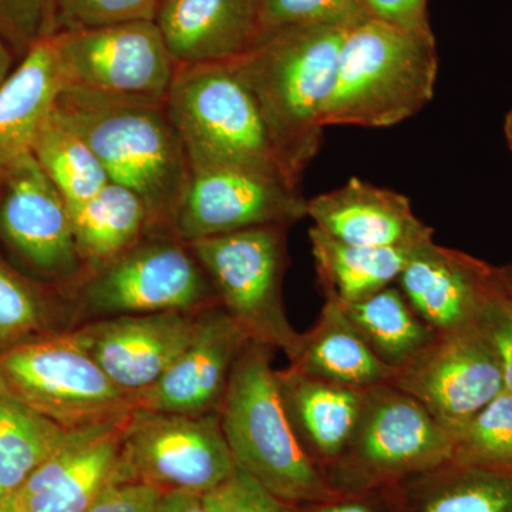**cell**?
<instances>
[{
  "label": "cell",
  "mask_w": 512,
  "mask_h": 512,
  "mask_svg": "<svg viewBox=\"0 0 512 512\" xmlns=\"http://www.w3.org/2000/svg\"><path fill=\"white\" fill-rule=\"evenodd\" d=\"M70 215L84 276L119 258L148 235L167 232L158 227L146 202L111 181L90 200L70 210Z\"/></svg>",
  "instance_id": "cb8c5ba5"
},
{
  "label": "cell",
  "mask_w": 512,
  "mask_h": 512,
  "mask_svg": "<svg viewBox=\"0 0 512 512\" xmlns=\"http://www.w3.org/2000/svg\"><path fill=\"white\" fill-rule=\"evenodd\" d=\"M128 414L120 419L69 430L56 453L13 495L16 511H86L107 487L114 484Z\"/></svg>",
  "instance_id": "ac0fdd59"
},
{
  "label": "cell",
  "mask_w": 512,
  "mask_h": 512,
  "mask_svg": "<svg viewBox=\"0 0 512 512\" xmlns=\"http://www.w3.org/2000/svg\"><path fill=\"white\" fill-rule=\"evenodd\" d=\"M338 305L377 359L396 372L439 336L417 315L399 286L390 285L362 301Z\"/></svg>",
  "instance_id": "4316f807"
},
{
  "label": "cell",
  "mask_w": 512,
  "mask_h": 512,
  "mask_svg": "<svg viewBox=\"0 0 512 512\" xmlns=\"http://www.w3.org/2000/svg\"><path fill=\"white\" fill-rule=\"evenodd\" d=\"M397 490L402 512H512V471L450 460Z\"/></svg>",
  "instance_id": "d4e9b609"
},
{
  "label": "cell",
  "mask_w": 512,
  "mask_h": 512,
  "mask_svg": "<svg viewBox=\"0 0 512 512\" xmlns=\"http://www.w3.org/2000/svg\"><path fill=\"white\" fill-rule=\"evenodd\" d=\"M288 512H402L399 490L396 485L355 491V493H335L323 500L288 505Z\"/></svg>",
  "instance_id": "d590c367"
},
{
  "label": "cell",
  "mask_w": 512,
  "mask_h": 512,
  "mask_svg": "<svg viewBox=\"0 0 512 512\" xmlns=\"http://www.w3.org/2000/svg\"><path fill=\"white\" fill-rule=\"evenodd\" d=\"M279 392L299 443L325 476L355 434L366 390L278 370Z\"/></svg>",
  "instance_id": "44dd1931"
},
{
  "label": "cell",
  "mask_w": 512,
  "mask_h": 512,
  "mask_svg": "<svg viewBox=\"0 0 512 512\" xmlns=\"http://www.w3.org/2000/svg\"><path fill=\"white\" fill-rule=\"evenodd\" d=\"M274 349L249 342L222 402V430L235 466L286 505L323 500L335 491L303 450L285 412Z\"/></svg>",
  "instance_id": "277c9868"
},
{
  "label": "cell",
  "mask_w": 512,
  "mask_h": 512,
  "mask_svg": "<svg viewBox=\"0 0 512 512\" xmlns=\"http://www.w3.org/2000/svg\"><path fill=\"white\" fill-rule=\"evenodd\" d=\"M291 369L325 382L367 390L393 384L396 370L375 356L338 303L326 299L315 325L301 333Z\"/></svg>",
  "instance_id": "603a6c76"
},
{
  "label": "cell",
  "mask_w": 512,
  "mask_h": 512,
  "mask_svg": "<svg viewBox=\"0 0 512 512\" xmlns=\"http://www.w3.org/2000/svg\"><path fill=\"white\" fill-rule=\"evenodd\" d=\"M52 305L45 289L0 255V342H18L45 328Z\"/></svg>",
  "instance_id": "1f68e13d"
},
{
  "label": "cell",
  "mask_w": 512,
  "mask_h": 512,
  "mask_svg": "<svg viewBox=\"0 0 512 512\" xmlns=\"http://www.w3.org/2000/svg\"><path fill=\"white\" fill-rule=\"evenodd\" d=\"M369 18L366 0H255V40L291 26L349 29Z\"/></svg>",
  "instance_id": "4dcf8cb0"
},
{
  "label": "cell",
  "mask_w": 512,
  "mask_h": 512,
  "mask_svg": "<svg viewBox=\"0 0 512 512\" xmlns=\"http://www.w3.org/2000/svg\"><path fill=\"white\" fill-rule=\"evenodd\" d=\"M30 153L66 201L69 210L90 200L110 183L89 144L52 111L33 141Z\"/></svg>",
  "instance_id": "f1b7e54d"
},
{
  "label": "cell",
  "mask_w": 512,
  "mask_h": 512,
  "mask_svg": "<svg viewBox=\"0 0 512 512\" xmlns=\"http://www.w3.org/2000/svg\"><path fill=\"white\" fill-rule=\"evenodd\" d=\"M164 107L191 170L249 168L282 175L293 184L254 96L227 63L177 66Z\"/></svg>",
  "instance_id": "5b68a950"
},
{
  "label": "cell",
  "mask_w": 512,
  "mask_h": 512,
  "mask_svg": "<svg viewBox=\"0 0 512 512\" xmlns=\"http://www.w3.org/2000/svg\"><path fill=\"white\" fill-rule=\"evenodd\" d=\"M249 342L220 302L202 309L188 348L154 386L133 396L134 409L190 416L220 412L232 369Z\"/></svg>",
  "instance_id": "e0dca14e"
},
{
  "label": "cell",
  "mask_w": 512,
  "mask_h": 512,
  "mask_svg": "<svg viewBox=\"0 0 512 512\" xmlns=\"http://www.w3.org/2000/svg\"><path fill=\"white\" fill-rule=\"evenodd\" d=\"M285 225H264L187 242L210 279L218 301L251 342L299 348L301 333L286 316L282 282L289 264Z\"/></svg>",
  "instance_id": "52a82bcc"
},
{
  "label": "cell",
  "mask_w": 512,
  "mask_h": 512,
  "mask_svg": "<svg viewBox=\"0 0 512 512\" xmlns=\"http://www.w3.org/2000/svg\"><path fill=\"white\" fill-rule=\"evenodd\" d=\"M64 87L55 35L43 37L0 86V163L30 151Z\"/></svg>",
  "instance_id": "7402d4cb"
},
{
  "label": "cell",
  "mask_w": 512,
  "mask_h": 512,
  "mask_svg": "<svg viewBox=\"0 0 512 512\" xmlns=\"http://www.w3.org/2000/svg\"><path fill=\"white\" fill-rule=\"evenodd\" d=\"M497 269L501 285H503L505 293L512 299V264L497 266Z\"/></svg>",
  "instance_id": "b9f144b4"
},
{
  "label": "cell",
  "mask_w": 512,
  "mask_h": 512,
  "mask_svg": "<svg viewBox=\"0 0 512 512\" xmlns=\"http://www.w3.org/2000/svg\"><path fill=\"white\" fill-rule=\"evenodd\" d=\"M0 238L57 285L76 289L82 282L69 207L30 151L10 160L0 177Z\"/></svg>",
  "instance_id": "7c38bea8"
},
{
  "label": "cell",
  "mask_w": 512,
  "mask_h": 512,
  "mask_svg": "<svg viewBox=\"0 0 512 512\" xmlns=\"http://www.w3.org/2000/svg\"><path fill=\"white\" fill-rule=\"evenodd\" d=\"M373 18L412 30H431L427 0H366Z\"/></svg>",
  "instance_id": "f35d334b"
},
{
  "label": "cell",
  "mask_w": 512,
  "mask_h": 512,
  "mask_svg": "<svg viewBox=\"0 0 512 512\" xmlns=\"http://www.w3.org/2000/svg\"><path fill=\"white\" fill-rule=\"evenodd\" d=\"M16 62H18V60H16L10 47L0 39V86L8 79L12 70L15 69Z\"/></svg>",
  "instance_id": "60d3db41"
},
{
  "label": "cell",
  "mask_w": 512,
  "mask_h": 512,
  "mask_svg": "<svg viewBox=\"0 0 512 512\" xmlns=\"http://www.w3.org/2000/svg\"><path fill=\"white\" fill-rule=\"evenodd\" d=\"M156 512H208L201 495L190 493H163Z\"/></svg>",
  "instance_id": "ab89813d"
},
{
  "label": "cell",
  "mask_w": 512,
  "mask_h": 512,
  "mask_svg": "<svg viewBox=\"0 0 512 512\" xmlns=\"http://www.w3.org/2000/svg\"><path fill=\"white\" fill-rule=\"evenodd\" d=\"M55 33L53 0H0V39L18 62L39 40Z\"/></svg>",
  "instance_id": "836d02e7"
},
{
  "label": "cell",
  "mask_w": 512,
  "mask_h": 512,
  "mask_svg": "<svg viewBox=\"0 0 512 512\" xmlns=\"http://www.w3.org/2000/svg\"><path fill=\"white\" fill-rule=\"evenodd\" d=\"M397 284L437 335L477 328L485 308L503 292L497 266L434 241L413 248Z\"/></svg>",
  "instance_id": "2e32d148"
},
{
  "label": "cell",
  "mask_w": 512,
  "mask_h": 512,
  "mask_svg": "<svg viewBox=\"0 0 512 512\" xmlns=\"http://www.w3.org/2000/svg\"><path fill=\"white\" fill-rule=\"evenodd\" d=\"M83 311L101 318L200 312L218 303L190 245L171 232L148 235L74 289Z\"/></svg>",
  "instance_id": "30bf717a"
},
{
  "label": "cell",
  "mask_w": 512,
  "mask_h": 512,
  "mask_svg": "<svg viewBox=\"0 0 512 512\" xmlns=\"http://www.w3.org/2000/svg\"><path fill=\"white\" fill-rule=\"evenodd\" d=\"M346 30L328 25L275 30L225 62L254 96L293 184H301L322 146V111L335 84Z\"/></svg>",
  "instance_id": "6da1fadb"
},
{
  "label": "cell",
  "mask_w": 512,
  "mask_h": 512,
  "mask_svg": "<svg viewBox=\"0 0 512 512\" xmlns=\"http://www.w3.org/2000/svg\"><path fill=\"white\" fill-rule=\"evenodd\" d=\"M477 329L493 346L503 369L505 392L512 394V299L504 288L485 308Z\"/></svg>",
  "instance_id": "8d00e7d4"
},
{
  "label": "cell",
  "mask_w": 512,
  "mask_h": 512,
  "mask_svg": "<svg viewBox=\"0 0 512 512\" xmlns=\"http://www.w3.org/2000/svg\"><path fill=\"white\" fill-rule=\"evenodd\" d=\"M6 164L8 163H0V177H2L3 171H5Z\"/></svg>",
  "instance_id": "f6af8a7d"
},
{
  "label": "cell",
  "mask_w": 512,
  "mask_h": 512,
  "mask_svg": "<svg viewBox=\"0 0 512 512\" xmlns=\"http://www.w3.org/2000/svg\"><path fill=\"white\" fill-rule=\"evenodd\" d=\"M66 87L164 103L177 64L156 22L55 33Z\"/></svg>",
  "instance_id": "8fae6325"
},
{
  "label": "cell",
  "mask_w": 512,
  "mask_h": 512,
  "mask_svg": "<svg viewBox=\"0 0 512 512\" xmlns=\"http://www.w3.org/2000/svg\"><path fill=\"white\" fill-rule=\"evenodd\" d=\"M299 187L279 174L239 167L191 170L171 232L184 242L264 225L291 227L306 217Z\"/></svg>",
  "instance_id": "4fadbf2b"
},
{
  "label": "cell",
  "mask_w": 512,
  "mask_h": 512,
  "mask_svg": "<svg viewBox=\"0 0 512 512\" xmlns=\"http://www.w3.org/2000/svg\"><path fill=\"white\" fill-rule=\"evenodd\" d=\"M200 312L107 316L69 333L111 382L133 397L154 386L183 355Z\"/></svg>",
  "instance_id": "9a60e30c"
},
{
  "label": "cell",
  "mask_w": 512,
  "mask_h": 512,
  "mask_svg": "<svg viewBox=\"0 0 512 512\" xmlns=\"http://www.w3.org/2000/svg\"><path fill=\"white\" fill-rule=\"evenodd\" d=\"M313 259L325 298L353 303L394 284L413 248H372L345 244L315 225L309 229Z\"/></svg>",
  "instance_id": "484cf974"
},
{
  "label": "cell",
  "mask_w": 512,
  "mask_h": 512,
  "mask_svg": "<svg viewBox=\"0 0 512 512\" xmlns=\"http://www.w3.org/2000/svg\"><path fill=\"white\" fill-rule=\"evenodd\" d=\"M306 217L329 237L359 247L416 248L434 235L404 195L356 177L308 200Z\"/></svg>",
  "instance_id": "d6986e66"
},
{
  "label": "cell",
  "mask_w": 512,
  "mask_h": 512,
  "mask_svg": "<svg viewBox=\"0 0 512 512\" xmlns=\"http://www.w3.org/2000/svg\"><path fill=\"white\" fill-rule=\"evenodd\" d=\"M504 134L505 140H507L508 148L512 153V110L507 114L504 121Z\"/></svg>",
  "instance_id": "7bdbcfd3"
},
{
  "label": "cell",
  "mask_w": 512,
  "mask_h": 512,
  "mask_svg": "<svg viewBox=\"0 0 512 512\" xmlns=\"http://www.w3.org/2000/svg\"><path fill=\"white\" fill-rule=\"evenodd\" d=\"M202 501L208 512H288V505L239 468L227 481L202 495Z\"/></svg>",
  "instance_id": "e575fe53"
},
{
  "label": "cell",
  "mask_w": 512,
  "mask_h": 512,
  "mask_svg": "<svg viewBox=\"0 0 512 512\" xmlns=\"http://www.w3.org/2000/svg\"><path fill=\"white\" fill-rule=\"evenodd\" d=\"M392 386L410 394L450 434L505 392L500 360L477 328L437 336L397 370Z\"/></svg>",
  "instance_id": "5bb4252c"
},
{
  "label": "cell",
  "mask_w": 512,
  "mask_h": 512,
  "mask_svg": "<svg viewBox=\"0 0 512 512\" xmlns=\"http://www.w3.org/2000/svg\"><path fill=\"white\" fill-rule=\"evenodd\" d=\"M53 111L89 144L111 183L137 194L171 232L191 168L164 103L64 87Z\"/></svg>",
  "instance_id": "7a4b0ae2"
},
{
  "label": "cell",
  "mask_w": 512,
  "mask_h": 512,
  "mask_svg": "<svg viewBox=\"0 0 512 512\" xmlns=\"http://www.w3.org/2000/svg\"><path fill=\"white\" fill-rule=\"evenodd\" d=\"M161 0H53L56 33L154 22Z\"/></svg>",
  "instance_id": "d6a6232c"
},
{
  "label": "cell",
  "mask_w": 512,
  "mask_h": 512,
  "mask_svg": "<svg viewBox=\"0 0 512 512\" xmlns=\"http://www.w3.org/2000/svg\"><path fill=\"white\" fill-rule=\"evenodd\" d=\"M453 457V436L410 394L392 384L366 390L355 434L325 471L335 493L390 487Z\"/></svg>",
  "instance_id": "8992f818"
},
{
  "label": "cell",
  "mask_w": 512,
  "mask_h": 512,
  "mask_svg": "<svg viewBox=\"0 0 512 512\" xmlns=\"http://www.w3.org/2000/svg\"><path fill=\"white\" fill-rule=\"evenodd\" d=\"M0 394L66 430L116 420L134 409L69 332L19 342L0 353Z\"/></svg>",
  "instance_id": "ba28073f"
},
{
  "label": "cell",
  "mask_w": 512,
  "mask_h": 512,
  "mask_svg": "<svg viewBox=\"0 0 512 512\" xmlns=\"http://www.w3.org/2000/svg\"><path fill=\"white\" fill-rule=\"evenodd\" d=\"M67 434L55 421L0 394V501L18 493Z\"/></svg>",
  "instance_id": "83f0119b"
},
{
  "label": "cell",
  "mask_w": 512,
  "mask_h": 512,
  "mask_svg": "<svg viewBox=\"0 0 512 512\" xmlns=\"http://www.w3.org/2000/svg\"><path fill=\"white\" fill-rule=\"evenodd\" d=\"M0 512H18L16 511L15 497H8L0 501Z\"/></svg>",
  "instance_id": "ee69618b"
},
{
  "label": "cell",
  "mask_w": 512,
  "mask_h": 512,
  "mask_svg": "<svg viewBox=\"0 0 512 512\" xmlns=\"http://www.w3.org/2000/svg\"><path fill=\"white\" fill-rule=\"evenodd\" d=\"M161 495L153 485L114 483L84 512H156Z\"/></svg>",
  "instance_id": "74e56055"
},
{
  "label": "cell",
  "mask_w": 512,
  "mask_h": 512,
  "mask_svg": "<svg viewBox=\"0 0 512 512\" xmlns=\"http://www.w3.org/2000/svg\"><path fill=\"white\" fill-rule=\"evenodd\" d=\"M451 436V461L512 471V394L495 397Z\"/></svg>",
  "instance_id": "f546056e"
},
{
  "label": "cell",
  "mask_w": 512,
  "mask_h": 512,
  "mask_svg": "<svg viewBox=\"0 0 512 512\" xmlns=\"http://www.w3.org/2000/svg\"><path fill=\"white\" fill-rule=\"evenodd\" d=\"M156 22L177 66L225 63L255 40V0H161Z\"/></svg>",
  "instance_id": "ffe728a7"
},
{
  "label": "cell",
  "mask_w": 512,
  "mask_h": 512,
  "mask_svg": "<svg viewBox=\"0 0 512 512\" xmlns=\"http://www.w3.org/2000/svg\"><path fill=\"white\" fill-rule=\"evenodd\" d=\"M437 72L433 30L363 20L346 30L322 126H396L430 103Z\"/></svg>",
  "instance_id": "3957f363"
},
{
  "label": "cell",
  "mask_w": 512,
  "mask_h": 512,
  "mask_svg": "<svg viewBox=\"0 0 512 512\" xmlns=\"http://www.w3.org/2000/svg\"><path fill=\"white\" fill-rule=\"evenodd\" d=\"M235 470L220 412L190 416L134 409L124 424L114 483L202 497Z\"/></svg>",
  "instance_id": "9c48e42d"
}]
</instances>
